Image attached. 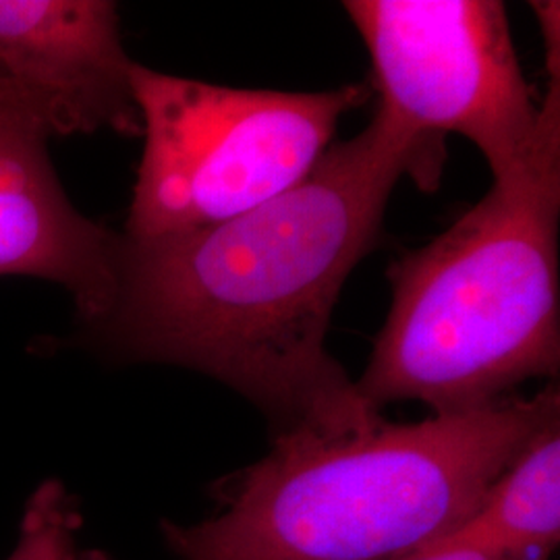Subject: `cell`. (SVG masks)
<instances>
[{
    "instance_id": "1",
    "label": "cell",
    "mask_w": 560,
    "mask_h": 560,
    "mask_svg": "<svg viewBox=\"0 0 560 560\" xmlns=\"http://www.w3.org/2000/svg\"><path fill=\"white\" fill-rule=\"evenodd\" d=\"M446 152L374 115L275 200L206 229L127 240L115 298L83 339L119 361L179 365L258 407L272 439L349 436L382 420L326 349L345 280L405 175L436 191Z\"/></svg>"
},
{
    "instance_id": "7",
    "label": "cell",
    "mask_w": 560,
    "mask_h": 560,
    "mask_svg": "<svg viewBox=\"0 0 560 560\" xmlns=\"http://www.w3.org/2000/svg\"><path fill=\"white\" fill-rule=\"evenodd\" d=\"M50 136L38 104L21 90L0 96V277L57 282L85 328L113 303L122 235L85 219L67 198Z\"/></svg>"
},
{
    "instance_id": "5",
    "label": "cell",
    "mask_w": 560,
    "mask_h": 560,
    "mask_svg": "<svg viewBox=\"0 0 560 560\" xmlns=\"http://www.w3.org/2000/svg\"><path fill=\"white\" fill-rule=\"evenodd\" d=\"M372 60L378 115L444 150L448 133L478 145L494 179L529 156L541 102L523 78L497 0H349Z\"/></svg>"
},
{
    "instance_id": "8",
    "label": "cell",
    "mask_w": 560,
    "mask_h": 560,
    "mask_svg": "<svg viewBox=\"0 0 560 560\" xmlns=\"http://www.w3.org/2000/svg\"><path fill=\"white\" fill-rule=\"evenodd\" d=\"M559 541L560 411L525 442L478 511L421 555L476 548L506 560H548Z\"/></svg>"
},
{
    "instance_id": "3",
    "label": "cell",
    "mask_w": 560,
    "mask_h": 560,
    "mask_svg": "<svg viewBox=\"0 0 560 560\" xmlns=\"http://www.w3.org/2000/svg\"><path fill=\"white\" fill-rule=\"evenodd\" d=\"M560 78L525 162L459 221L388 268L393 305L355 381L381 411H474L560 368Z\"/></svg>"
},
{
    "instance_id": "13",
    "label": "cell",
    "mask_w": 560,
    "mask_h": 560,
    "mask_svg": "<svg viewBox=\"0 0 560 560\" xmlns=\"http://www.w3.org/2000/svg\"><path fill=\"white\" fill-rule=\"evenodd\" d=\"M11 90H15V85H11L9 81L0 80V96L7 94V92H11Z\"/></svg>"
},
{
    "instance_id": "2",
    "label": "cell",
    "mask_w": 560,
    "mask_h": 560,
    "mask_svg": "<svg viewBox=\"0 0 560 560\" xmlns=\"http://www.w3.org/2000/svg\"><path fill=\"white\" fill-rule=\"evenodd\" d=\"M557 386L532 399L434 413L349 436L291 432L221 486L219 515L162 521L180 560H405L469 520L541 423Z\"/></svg>"
},
{
    "instance_id": "10",
    "label": "cell",
    "mask_w": 560,
    "mask_h": 560,
    "mask_svg": "<svg viewBox=\"0 0 560 560\" xmlns=\"http://www.w3.org/2000/svg\"><path fill=\"white\" fill-rule=\"evenodd\" d=\"M532 7L540 20L550 80H557L560 78L559 2H534Z\"/></svg>"
},
{
    "instance_id": "12",
    "label": "cell",
    "mask_w": 560,
    "mask_h": 560,
    "mask_svg": "<svg viewBox=\"0 0 560 560\" xmlns=\"http://www.w3.org/2000/svg\"><path fill=\"white\" fill-rule=\"evenodd\" d=\"M78 560H115V559H110V557H108V555H104V552H101V550H83V548H81L80 557H78Z\"/></svg>"
},
{
    "instance_id": "11",
    "label": "cell",
    "mask_w": 560,
    "mask_h": 560,
    "mask_svg": "<svg viewBox=\"0 0 560 560\" xmlns=\"http://www.w3.org/2000/svg\"><path fill=\"white\" fill-rule=\"evenodd\" d=\"M405 560H506L501 557H494L490 552L476 550V548H455V550H439V552H428V555H418Z\"/></svg>"
},
{
    "instance_id": "4",
    "label": "cell",
    "mask_w": 560,
    "mask_h": 560,
    "mask_svg": "<svg viewBox=\"0 0 560 560\" xmlns=\"http://www.w3.org/2000/svg\"><path fill=\"white\" fill-rule=\"evenodd\" d=\"M141 154L127 240H156L231 221L310 175L340 119L372 90H241L136 65Z\"/></svg>"
},
{
    "instance_id": "9",
    "label": "cell",
    "mask_w": 560,
    "mask_h": 560,
    "mask_svg": "<svg viewBox=\"0 0 560 560\" xmlns=\"http://www.w3.org/2000/svg\"><path fill=\"white\" fill-rule=\"evenodd\" d=\"M80 506L59 480L40 483L23 506L18 541L4 560H78Z\"/></svg>"
},
{
    "instance_id": "6",
    "label": "cell",
    "mask_w": 560,
    "mask_h": 560,
    "mask_svg": "<svg viewBox=\"0 0 560 560\" xmlns=\"http://www.w3.org/2000/svg\"><path fill=\"white\" fill-rule=\"evenodd\" d=\"M136 60L106 0H0V80L38 104L52 136H141Z\"/></svg>"
}]
</instances>
